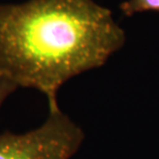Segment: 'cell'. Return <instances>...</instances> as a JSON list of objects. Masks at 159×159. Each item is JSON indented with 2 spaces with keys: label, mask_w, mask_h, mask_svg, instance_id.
Returning <instances> with one entry per match:
<instances>
[{
  "label": "cell",
  "mask_w": 159,
  "mask_h": 159,
  "mask_svg": "<svg viewBox=\"0 0 159 159\" xmlns=\"http://www.w3.org/2000/svg\"><path fill=\"white\" fill-rule=\"evenodd\" d=\"M112 11L94 0L0 4V75L46 95L49 111L71 78L101 67L125 44Z\"/></svg>",
  "instance_id": "6da1fadb"
},
{
  "label": "cell",
  "mask_w": 159,
  "mask_h": 159,
  "mask_svg": "<svg viewBox=\"0 0 159 159\" xmlns=\"http://www.w3.org/2000/svg\"><path fill=\"white\" fill-rule=\"evenodd\" d=\"M85 133L58 109L30 131L0 133V159H70L79 151Z\"/></svg>",
  "instance_id": "7a4b0ae2"
},
{
  "label": "cell",
  "mask_w": 159,
  "mask_h": 159,
  "mask_svg": "<svg viewBox=\"0 0 159 159\" xmlns=\"http://www.w3.org/2000/svg\"><path fill=\"white\" fill-rule=\"evenodd\" d=\"M120 11L125 17L138 12L159 11V0H126L120 4Z\"/></svg>",
  "instance_id": "3957f363"
},
{
  "label": "cell",
  "mask_w": 159,
  "mask_h": 159,
  "mask_svg": "<svg viewBox=\"0 0 159 159\" xmlns=\"http://www.w3.org/2000/svg\"><path fill=\"white\" fill-rule=\"evenodd\" d=\"M18 88V86L15 83H12L11 80L0 75V107L6 98L11 93H14Z\"/></svg>",
  "instance_id": "277c9868"
}]
</instances>
